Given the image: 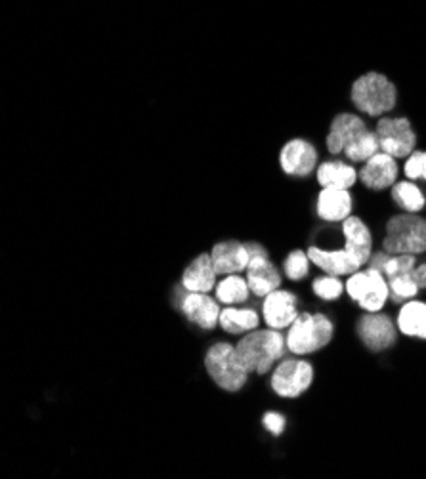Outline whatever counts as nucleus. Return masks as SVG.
<instances>
[{
    "instance_id": "obj_7",
    "label": "nucleus",
    "mask_w": 426,
    "mask_h": 479,
    "mask_svg": "<svg viewBox=\"0 0 426 479\" xmlns=\"http://www.w3.org/2000/svg\"><path fill=\"white\" fill-rule=\"evenodd\" d=\"M374 134L379 138V147L383 153H388L394 159L409 157L415 151L417 134L412 128V123L407 118L400 117H384L379 121Z\"/></svg>"
},
{
    "instance_id": "obj_18",
    "label": "nucleus",
    "mask_w": 426,
    "mask_h": 479,
    "mask_svg": "<svg viewBox=\"0 0 426 479\" xmlns=\"http://www.w3.org/2000/svg\"><path fill=\"white\" fill-rule=\"evenodd\" d=\"M216 269L211 254H201L185 268L182 285L187 293H211L216 285Z\"/></svg>"
},
{
    "instance_id": "obj_15",
    "label": "nucleus",
    "mask_w": 426,
    "mask_h": 479,
    "mask_svg": "<svg viewBox=\"0 0 426 479\" xmlns=\"http://www.w3.org/2000/svg\"><path fill=\"white\" fill-rule=\"evenodd\" d=\"M211 258L218 276H233V273L247 269L251 262V254L247 250V245L243 243L224 241L213 247Z\"/></svg>"
},
{
    "instance_id": "obj_21",
    "label": "nucleus",
    "mask_w": 426,
    "mask_h": 479,
    "mask_svg": "<svg viewBox=\"0 0 426 479\" xmlns=\"http://www.w3.org/2000/svg\"><path fill=\"white\" fill-rule=\"evenodd\" d=\"M357 176L360 174L355 173V168L343 161H329L317 168V182L331 190H350Z\"/></svg>"
},
{
    "instance_id": "obj_28",
    "label": "nucleus",
    "mask_w": 426,
    "mask_h": 479,
    "mask_svg": "<svg viewBox=\"0 0 426 479\" xmlns=\"http://www.w3.org/2000/svg\"><path fill=\"white\" fill-rule=\"evenodd\" d=\"M285 273L289 279L293 281H300L306 276H308V268H310V256L302 252V250H293L291 254L285 258Z\"/></svg>"
},
{
    "instance_id": "obj_31",
    "label": "nucleus",
    "mask_w": 426,
    "mask_h": 479,
    "mask_svg": "<svg viewBox=\"0 0 426 479\" xmlns=\"http://www.w3.org/2000/svg\"><path fill=\"white\" fill-rule=\"evenodd\" d=\"M262 422L266 430L274 436H281L285 430V417L279 413H266Z\"/></svg>"
},
{
    "instance_id": "obj_25",
    "label": "nucleus",
    "mask_w": 426,
    "mask_h": 479,
    "mask_svg": "<svg viewBox=\"0 0 426 479\" xmlns=\"http://www.w3.org/2000/svg\"><path fill=\"white\" fill-rule=\"evenodd\" d=\"M249 295H251V288H249L247 279L240 277L237 273H233V276H228L226 279H222L216 285L218 302L228 304V305L245 302L249 298Z\"/></svg>"
},
{
    "instance_id": "obj_6",
    "label": "nucleus",
    "mask_w": 426,
    "mask_h": 479,
    "mask_svg": "<svg viewBox=\"0 0 426 479\" xmlns=\"http://www.w3.org/2000/svg\"><path fill=\"white\" fill-rule=\"evenodd\" d=\"M346 293L352 300L360 304L365 312H381L390 298L388 281L379 269L367 268L365 271H355L348 279Z\"/></svg>"
},
{
    "instance_id": "obj_26",
    "label": "nucleus",
    "mask_w": 426,
    "mask_h": 479,
    "mask_svg": "<svg viewBox=\"0 0 426 479\" xmlns=\"http://www.w3.org/2000/svg\"><path fill=\"white\" fill-rule=\"evenodd\" d=\"M392 199L396 201L400 209H403L405 212H412V214H417L419 211H422L424 202H426L422 192L412 182H400L392 187Z\"/></svg>"
},
{
    "instance_id": "obj_20",
    "label": "nucleus",
    "mask_w": 426,
    "mask_h": 479,
    "mask_svg": "<svg viewBox=\"0 0 426 479\" xmlns=\"http://www.w3.org/2000/svg\"><path fill=\"white\" fill-rule=\"evenodd\" d=\"M317 212L327 221H345L352 212V197L348 190L323 187L317 197Z\"/></svg>"
},
{
    "instance_id": "obj_27",
    "label": "nucleus",
    "mask_w": 426,
    "mask_h": 479,
    "mask_svg": "<svg viewBox=\"0 0 426 479\" xmlns=\"http://www.w3.org/2000/svg\"><path fill=\"white\" fill-rule=\"evenodd\" d=\"M388 288H390V300L396 302V304L415 298L421 290L413 279V273H407V276L388 279Z\"/></svg>"
},
{
    "instance_id": "obj_19",
    "label": "nucleus",
    "mask_w": 426,
    "mask_h": 479,
    "mask_svg": "<svg viewBox=\"0 0 426 479\" xmlns=\"http://www.w3.org/2000/svg\"><path fill=\"white\" fill-rule=\"evenodd\" d=\"M343 233L346 237L345 249L362 266L367 264L369 258H371V247H373V237H371L369 228L364 224V221L360 218L348 216L343 221Z\"/></svg>"
},
{
    "instance_id": "obj_14",
    "label": "nucleus",
    "mask_w": 426,
    "mask_h": 479,
    "mask_svg": "<svg viewBox=\"0 0 426 479\" xmlns=\"http://www.w3.org/2000/svg\"><path fill=\"white\" fill-rule=\"evenodd\" d=\"M182 312L192 323L199 324L204 331H213L220 323L218 304L207 293H190L182 300Z\"/></svg>"
},
{
    "instance_id": "obj_17",
    "label": "nucleus",
    "mask_w": 426,
    "mask_h": 479,
    "mask_svg": "<svg viewBox=\"0 0 426 479\" xmlns=\"http://www.w3.org/2000/svg\"><path fill=\"white\" fill-rule=\"evenodd\" d=\"M364 130H367V127L357 115H352V113L336 115L329 128L327 149L333 153V155H336V153H345L346 146Z\"/></svg>"
},
{
    "instance_id": "obj_9",
    "label": "nucleus",
    "mask_w": 426,
    "mask_h": 479,
    "mask_svg": "<svg viewBox=\"0 0 426 479\" xmlns=\"http://www.w3.org/2000/svg\"><path fill=\"white\" fill-rule=\"evenodd\" d=\"M247 250L251 254V262L247 266V283L251 293L254 296H268L281 285L279 271L270 262L268 250L262 245L249 243Z\"/></svg>"
},
{
    "instance_id": "obj_5",
    "label": "nucleus",
    "mask_w": 426,
    "mask_h": 479,
    "mask_svg": "<svg viewBox=\"0 0 426 479\" xmlns=\"http://www.w3.org/2000/svg\"><path fill=\"white\" fill-rule=\"evenodd\" d=\"M204 369L218 388L226 391H240L247 384L249 372L235 357V346L218 342L204 357Z\"/></svg>"
},
{
    "instance_id": "obj_11",
    "label": "nucleus",
    "mask_w": 426,
    "mask_h": 479,
    "mask_svg": "<svg viewBox=\"0 0 426 479\" xmlns=\"http://www.w3.org/2000/svg\"><path fill=\"white\" fill-rule=\"evenodd\" d=\"M279 163L283 173L289 176H310L317 164V151L310 142L291 140L283 146L279 153Z\"/></svg>"
},
{
    "instance_id": "obj_12",
    "label": "nucleus",
    "mask_w": 426,
    "mask_h": 479,
    "mask_svg": "<svg viewBox=\"0 0 426 479\" xmlns=\"http://www.w3.org/2000/svg\"><path fill=\"white\" fill-rule=\"evenodd\" d=\"M264 321L270 329H287L291 327L298 314V300L295 295L287 293V290H274L268 296H264Z\"/></svg>"
},
{
    "instance_id": "obj_23",
    "label": "nucleus",
    "mask_w": 426,
    "mask_h": 479,
    "mask_svg": "<svg viewBox=\"0 0 426 479\" xmlns=\"http://www.w3.org/2000/svg\"><path fill=\"white\" fill-rule=\"evenodd\" d=\"M220 327L230 334H241L254 331L259 327V314L254 310H235V307H224L220 314Z\"/></svg>"
},
{
    "instance_id": "obj_1",
    "label": "nucleus",
    "mask_w": 426,
    "mask_h": 479,
    "mask_svg": "<svg viewBox=\"0 0 426 479\" xmlns=\"http://www.w3.org/2000/svg\"><path fill=\"white\" fill-rule=\"evenodd\" d=\"M285 348H287V340L279 331L276 329L252 331L237 342L235 357L249 374L251 372L266 374L271 369V365L283 357Z\"/></svg>"
},
{
    "instance_id": "obj_2",
    "label": "nucleus",
    "mask_w": 426,
    "mask_h": 479,
    "mask_svg": "<svg viewBox=\"0 0 426 479\" xmlns=\"http://www.w3.org/2000/svg\"><path fill=\"white\" fill-rule=\"evenodd\" d=\"M352 104L369 117H381L396 106V87L381 73H367L352 84Z\"/></svg>"
},
{
    "instance_id": "obj_32",
    "label": "nucleus",
    "mask_w": 426,
    "mask_h": 479,
    "mask_svg": "<svg viewBox=\"0 0 426 479\" xmlns=\"http://www.w3.org/2000/svg\"><path fill=\"white\" fill-rule=\"evenodd\" d=\"M413 279H415V283L419 285V288H426V264L417 266V268L413 269Z\"/></svg>"
},
{
    "instance_id": "obj_4",
    "label": "nucleus",
    "mask_w": 426,
    "mask_h": 479,
    "mask_svg": "<svg viewBox=\"0 0 426 479\" xmlns=\"http://www.w3.org/2000/svg\"><path fill=\"white\" fill-rule=\"evenodd\" d=\"M383 247L388 254H422L426 250V220L405 212L386 224Z\"/></svg>"
},
{
    "instance_id": "obj_10",
    "label": "nucleus",
    "mask_w": 426,
    "mask_h": 479,
    "mask_svg": "<svg viewBox=\"0 0 426 479\" xmlns=\"http://www.w3.org/2000/svg\"><path fill=\"white\" fill-rule=\"evenodd\" d=\"M357 334H360L364 344L373 352L388 350L396 342L394 323L379 312H369V315L360 319V323H357Z\"/></svg>"
},
{
    "instance_id": "obj_24",
    "label": "nucleus",
    "mask_w": 426,
    "mask_h": 479,
    "mask_svg": "<svg viewBox=\"0 0 426 479\" xmlns=\"http://www.w3.org/2000/svg\"><path fill=\"white\" fill-rule=\"evenodd\" d=\"M379 151H381V147H379L377 134L367 128L362 134H357L355 138L346 146L345 155L352 163H365L367 159H371L374 155V153H379Z\"/></svg>"
},
{
    "instance_id": "obj_29",
    "label": "nucleus",
    "mask_w": 426,
    "mask_h": 479,
    "mask_svg": "<svg viewBox=\"0 0 426 479\" xmlns=\"http://www.w3.org/2000/svg\"><path fill=\"white\" fill-rule=\"evenodd\" d=\"M314 293L321 298V300H336L340 295L345 293V285L338 281L336 276H323V277H317L312 285Z\"/></svg>"
},
{
    "instance_id": "obj_22",
    "label": "nucleus",
    "mask_w": 426,
    "mask_h": 479,
    "mask_svg": "<svg viewBox=\"0 0 426 479\" xmlns=\"http://www.w3.org/2000/svg\"><path fill=\"white\" fill-rule=\"evenodd\" d=\"M398 327L407 336L426 340V304L407 300V304H403L400 310Z\"/></svg>"
},
{
    "instance_id": "obj_16",
    "label": "nucleus",
    "mask_w": 426,
    "mask_h": 479,
    "mask_svg": "<svg viewBox=\"0 0 426 479\" xmlns=\"http://www.w3.org/2000/svg\"><path fill=\"white\" fill-rule=\"evenodd\" d=\"M310 256V262L316 264L319 269H323L329 276H352V273L360 271L362 264L357 262L354 256L343 249V250H321L317 247H312L308 250Z\"/></svg>"
},
{
    "instance_id": "obj_30",
    "label": "nucleus",
    "mask_w": 426,
    "mask_h": 479,
    "mask_svg": "<svg viewBox=\"0 0 426 479\" xmlns=\"http://www.w3.org/2000/svg\"><path fill=\"white\" fill-rule=\"evenodd\" d=\"M403 173L407 180H426V151H413L405 161Z\"/></svg>"
},
{
    "instance_id": "obj_8",
    "label": "nucleus",
    "mask_w": 426,
    "mask_h": 479,
    "mask_svg": "<svg viewBox=\"0 0 426 479\" xmlns=\"http://www.w3.org/2000/svg\"><path fill=\"white\" fill-rule=\"evenodd\" d=\"M314 380V369L302 359H287L271 376V390L281 398H298L310 388Z\"/></svg>"
},
{
    "instance_id": "obj_13",
    "label": "nucleus",
    "mask_w": 426,
    "mask_h": 479,
    "mask_svg": "<svg viewBox=\"0 0 426 479\" xmlns=\"http://www.w3.org/2000/svg\"><path fill=\"white\" fill-rule=\"evenodd\" d=\"M360 180L369 187V190H386L394 185L398 180V164L394 157L388 153H374L371 159L364 163L360 170Z\"/></svg>"
},
{
    "instance_id": "obj_3",
    "label": "nucleus",
    "mask_w": 426,
    "mask_h": 479,
    "mask_svg": "<svg viewBox=\"0 0 426 479\" xmlns=\"http://www.w3.org/2000/svg\"><path fill=\"white\" fill-rule=\"evenodd\" d=\"M335 327L323 314H300L289 327L287 348L297 355L314 353L333 340Z\"/></svg>"
}]
</instances>
